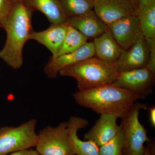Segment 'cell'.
<instances>
[{
  "label": "cell",
  "instance_id": "cell-1",
  "mask_svg": "<svg viewBox=\"0 0 155 155\" xmlns=\"http://www.w3.org/2000/svg\"><path fill=\"white\" fill-rule=\"evenodd\" d=\"M73 96L79 105L91 109L97 114H112L121 119L140 99L137 95L113 83L78 90Z\"/></svg>",
  "mask_w": 155,
  "mask_h": 155
},
{
  "label": "cell",
  "instance_id": "cell-2",
  "mask_svg": "<svg viewBox=\"0 0 155 155\" xmlns=\"http://www.w3.org/2000/svg\"><path fill=\"white\" fill-rule=\"evenodd\" d=\"M33 12L23 3L14 4L4 23L7 38L0 51V58L14 69H20L23 64V47L34 31L31 24Z\"/></svg>",
  "mask_w": 155,
  "mask_h": 155
},
{
  "label": "cell",
  "instance_id": "cell-3",
  "mask_svg": "<svg viewBox=\"0 0 155 155\" xmlns=\"http://www.w3.org/2000/svg\"><path fill=\"white\" fill-rule=\"evenodd\" d=\"M118 74L114 65L93 57L63 68L58 75L75 78L82 91L112 83Z\"/></svg>",
  "mask_w": 155,
  "mask_h": 155
},
{
  "label": "cell",
  "instance_id": "cell-4",
  "mask_svg": "<svg viewBox=\"0 0 155 155\" xmlns=\"http://www.w3.org/2000/svg\"><path fill=\"white\" fill-rule=\"evenodd\" d=\"M148 110L144 103L137 102L128 114L122 119L121 125L125 138L123 155H143L145 143L151 139L147 135V130L139 120L140 110Z\"/></svg>",
  "mask_w": 155,
  "mask_h": 155
},
{
  "label": "cell",
  "instance_id": "cell-5",
  "mask_svg": "<svg viewBox=\"0 0 155 155\" xmlns=\"http://www.w3.org/2000/svg\"><path fill=\"white\" fill-rule=\"evenodd\" d=\"M37 121L31 119L17 127L0 128V155H5L36 147L38 136Z\"/></svg>",
  "mask_w": 155,
  "mask_h": 155
},
{
  "label": "cell",
  "instance_id": "cell-6",
  "mask_svg": "<svg viewBox=\"0 0 155 155\" xmlns=\"http://www.w3.org/2000/svg\"><path fill=\"white\" fill-rule=\"evenodd\" d=\"M36 150L40 155H75L67 122L48 126L39 131Z\"/></svg>",
  "mask_w": 155,
  "mask_h": 155
},
{
  "label": "cell",
  "instance_id": "cell-7",
  "mask_svg": "<svg viewBox=\"0 0 155 155\" xmlns=\"http://www.w3.org/2000/svg\"><path fill=\"white\" fill-rule=\"evenodd\" d=\"M155 74L147 67L118 73L113 84L145 99L152 94Z\"/></svg>",
  "mask_w": 155,
  "mask_h": 155
},
{
  "label": "cell",
  "instance_id": "cell-8",
  "mask_svg": "<svg viewBox=\"0 0 155 155\" xmlns=\"http://www.w3.org/2000/svg\"><path fill=\"white\" fill-rule=\"evenodd\" d=\"M112 36L123 50L144 38L137 16L123 17L108 26Z\"/></svg>",
  "mask_w": 155,
  "mask_h": 155
},
{
  "label": "cell",
  "instance_id": "cell-9",
  "mask_svg": "<svg viewBox=\"0 0 155 155\" xmlns=\"http://www.w3.org/2000/svg\"><path fill=\"white\" fill-rule=\"evenodd\" d=\"M94 10L107 26L127 16H137L138 9L127 0H97Z\"/></svg>",
  "mask_w": 155,
  "mask_h": 155
},
{
  "label": "cell",
  "instance_id": "cell-10",
  "mask_svg": "<svg viewBox=\"0 0 155 155\" xmlns=\"http://www.w3.org/2000/svg\"><path fill=\"white\" fill-rule=\"evenodd\" d=\"M149 54V45L145 38L128 49L123 50L114 64L117 73L147 67Z\"/></svg>",
  "mask_w": 155,
  "mask_h": 155
},
{
  "label": "cell",
  "instance_id": "cell-11",
  "mask_svg": "<svg viewBox=\"0 0 155 155\" xmlns=\"http://www.w3.org/2000/svg\"><path fill=\"white\" fill-rule=\"evenodd\" d=\"M94 56L93 42H87L72 52L55 58L51 57L45 66V72L49 78H56L63 68Z\"/></svg>",
  "mask_w": 155,
  "mask_h": 155
},
{
  "label": "cell",
  "instance_id": "cell-12",
  "mask_svg": "<svg viewBox=\"0 0 155 155\" xmlns=\"http://www.w3.org/2000/svg\"><path fill=\"white\" fill-rule=\"evenodd\" d=\"M117 119L112 114H101L94 125L84 134V139L94 142L99 147L105 144L114 138L122 128L121 125L117 124Z\"/></svg>",
  "mask_w": 155,
  "mask_h": 155
},
{
  "label": "cell",
  "instance_id": "cell-13",
  "mask_svg": "<svg viewBox=\"0 0 155 155\" xmlns=\"http://www.w3.org/2000/svg\"><path fill=\"white\" fill-rule=\"evenodd\" d=\"M67 23L88 38H96L108 28L93 10L80 16L67 18Z\"/></svg>",
  "mask_w": 155,
  "mask_h": 155
},
{
  "label": "cell",
  "instance_id": "cell-14",
  "mask_svg": "<svg viewBox=\"0 0 155 155\" xmlns=\"http://www.w3.org/2000/svg\"><path fill=\"white\" fill-rule=\"evenodd\" d=\"M68 26L67 23L51 24L46 30L32 31L29 40H33L44 45L51 52L52 58H55L64 41Z\"/></svg>",
  "mask_w": 155,
  "mask_h": 155
},
{
  "label": "cell",
  "instance_id": "cell-15",
  "mask_svg": "<svg viewBox=\"0 0 155 155\" xmlns=\"http://www.w3.org/2000/svg\"><path fill=\"white\" fill-rule=\"evenodd\" d=\"M69 136L75 155H99V147L92 140L83 141L78 137V130L88 125V121L81 117L72 116L67 122Z\"/></svg>",
  "mask_w": 155,
  "mask_h": 155
},
{
  "label": "cell",
  "instance_id": "cell-16",
  "mask_svg": "<svg viewBox=\"0 0 155 155\" xmlns=\"http://www.w3.org/2000/svg\"><path fill=\"white\" fill-rule=\"evenodd\" d=\"M95 56L102 61L114 65L123 50L115 40L109 28L94 40Z\"/></svg>",
  "mask_w": 155,
  "mask_h": 155
},
{
  "label": "cell",
  "instance_id": "cell-17",
  "mask_svg": "<svg viewBox=\"0 0 155 155\" xmlns=\"http://www.w3.org/2000/svg\"><path fill=\"white\" fill-rule=\"evenodd\" d=\"M24 5L32 11H38L45 14L51 24L67 23L59 0H23Z\"/></svg>",
  "mask_w": 155,
  "mask_h": 155
},
{
  "label": "cell",
  "instance_id": "cell-18",
  "mask_svg": "<svg viewBox=\"0 0 155 155\" xmlns=\"http://www.w3.org/2000/svg\"><path fill=\"white\" fill-rule=\"evenodd\" d=\"M88 39L77 29L68 25L67 34L63 44L56 57L52 58H56L74 51L87 42Z\"/></svg>",
  "mask_w": 155,
  "mask_h": 155
},
{
  "label": "cell",
  "instance_id": "cell-19",
  "mask_svg": "<svg viewBox=\"0 0 155 155\" xmlns=\"http://www.w3.org/2000/svg\"><path fill=\"white\" fill-rule=\"evenodd\" d=\"M137 16L144 38H155V2L138 9Z\"/></svg>",
  "mask_w": 155,
  "mask_h": 155
},
{
  "label": "cell",
  "instance_id": "cell-20",
  "mask_svg": "<svg viewBox=\"0 0 155 155\" xmlns=\"http://www.w3.org/2000/svg\"><path fill=\"white\" fill-rule=\"evenodd\" d=\"M67 19L85 14L93 10L94 0H59Z\"/></svg>",
  "mask_w": 155,
  "mask_h": 155
},
{
  "label": "cell",
  "instance_id": "cell-21",
  "mask_svg": "<svg viewBox=\"0 0 155 155\" xmlns=\"http://www.w3.org/2000/svg\"><path fill=\"white\" fill-rule=\"evenodd\" d=\"M125 138L122 128L116 136L100 147L99 155H123Z\"/></svg>",
  "mask_w": 155,
  "mask_h": 155
},
{
  "label": "cell",
  "instance_id": "cell-22",
  "mask_svg": "<svg viewBox=\"0 0 155 155\" xmlns=\"http://www.w3.org/2000/svg\"><path fill=\"white\" fill-rule=\"evenodd\" d=\"M13 5L10 0H0V28H3L4 23Z\"/></svg>",
  "mask_w": 155,
  "mask_h": 155
},
{
  "label": "cell",
  "instance_id": "cell-23",
  "mask_svg": "<svg viewBox=\"0 0 155 155\" xmlns=\"http://www.w3.org/2000/svg\"><path fill=\"white\" fill-rule=\"evenodd\" d=\"M146 39L150 48L149 57L147 67L155 74V38Z\"/></svg>",
  "mask_w": 155,
  "mask_h": 155
},
{
  "label": "cell",
  "instance_id": "cell-24",
  "mask_svg": "<svg viewBox=\"0 0 155 155\" xmlns=\"http://www.w3.org/2000/svg\"><path fill=\"white\" fill-rule=\"evenodd\" d=\"M5 155H40L36 150H34L31 149L20 151L17 152L11 153Z\"/></svg>",
  "mask_w": 155,
  "mask_h": 155
},
{
  "label": "cell",
  "instance_id": "cell-25",
  "mask_svg": "<svg viewBox=\"0 0 155 155\" xmlns=\"http://www.w3.org/2000/svg\"><path fill=\"white\" fill-rule=\"evenodd\" d=\"M149 120L152 127H155V107L154 106L149 108Z\"/></svg>",
  "mask_w": 155,
  "mask_h": 155
},
{
  "label": "cell",
  "instance_id": "cell-26",
  "mask_svg": "<svg viewBox=\"0 0 155 155\" xmlns=\"http://www.w3.org/2000/svg\"><path fill=\"white\" fill-rule=\"evenodd\" d=\"M154 2H155V0H138V9L148 5Z\"/></svg>",
  "mask_w": 155,
  "mask_h": 155
},
{
  "label": "cell",
  "instance_id": "cell-27",
  "mask_svg": "<svg viewBox=\"0 0 155 155\" xmlns=\"http://www.w3.org/2000/svg\"><path fill=\"white\" fill-rule=\"evenodd\" d=\"M127 1L132 3L136 8L138 9V0H127Z\"/></svg>",
  "mask_w": 155,
  "mask_h": 155
},
{
  "label": "cell",
  "instance_id": "cell-28",
  "mask_svg": "<svg viewBox=\"0 0 155 155\" xmlns=\"http://www.w3.org/2000/svg\"><path fill=\"white\" fill-rule=\"evenodd\" d=\"M143 155H152L150 149H149L148 148H145V151L144 154Z\"/></svg>",
  "mask_w": 155,
  "mask_h": 155
},
{
  "label": "cell",
  "instance_id": "cell-29",
  "mask_svg": "<svg viewBox=\"0 0 155 155\" xmlns=\"http://www.w3.org/2000/svg\"><path fill=\"white\" fill-rule=\"evenodd\" d=\"M10 1H11L12 4L14 5V4H17V3H22L23 0H10Z\"/></svg>",
  "mask_w": 155,
  "mask_h": 155
},
{
  "label": "cell",
  "instance_id": "cell-30",
  "mask_svg": "<svg viewBox=\"0 0 155 155\" xmlns=\"http://www.w3.org/2000/svg\"><path fill=\"white\" fill-rule=\"evenodd\" d=\"M94 1H97V0H94Z\"/></svg>",
  "mask_w": 155,
  "mask_h": 155
}]
</instances>
